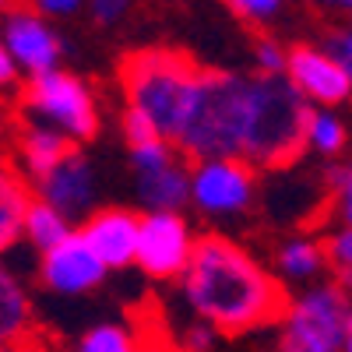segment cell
I'll list each match as a JSON object with an SVG mask.
<instances>
[{
  "label": "cell",
  "instance_id": "obj_1",
  "mask_svg": "<svg viewBox=\"0 0 352 352\" xmlns=\"http://www.w3.org/2000/svg\"><path fill=\"white\" fill-rule=\"evenodd\" d=\"M184 296L194 314L219 335H243L285 324L292 300L285 285L236 240L208 232L194 247L184 275Z\"/></svg>",
  "mask_w": 352,
  "mask_h": 352
},
{
  "label": "cell",
  "instance_id": "obj_2",
  "mask_svg": "<svg viewBox=\"0 0 352 352\" xmlns=\"http://www.w3.org/2000/svg\"><path fill=\"white\" fill-rule=\"evenodd\" d=\"M310 99L289 81V74H250L240 159L264 169L292 166L310 148Z\"/></svg>",
  "mask_w": 352,
  "mask_h": 352
},
{
  "label": "cell",
  "instance_id": "obj_3",
  "mask_svg": "<svg viewBox=\"0 0 352 352\" xmlns=\"http://www.w3.org/2000/svg\"><path fill=\"white\" fill-rule=\"evenodd\" d=\"M201 78L204 67H197L180 50L148 46V50L127 53L120 60V88H124L127 109L148 116L169 144H176L187 124Z\"/></svg>",
  "mask_w": 352,
  "mask_h": 352
},
{
  "label": "cell",
  "instance_id": "obj_4",
  "mask_svg": "<svg viewBox=\"0 0 352 352\" xmlns=\"http://www.w3.org/2000/svg\"><path fill=\"white\" fill-rule=\"evenodd\" d=\"M247 78L229 71H204L187 124L173 148L190 162L212 159H240L243 138V109H247Z\"/></svg>",
  "mask_w": 352,
  "mask_h": 352
},
{
  "label": "cell",
  "instance_id": "obj_5",
  "mask_svg": "<svg viewBox=\"0 0 352 352\" xmlns=\"http://www.w3.org/2000/svg\"><path fill=\"white\" fill-rule=\"evenodd\" d=\"M18 113L60 131L74 144L92 141L99 134V109L92 99V88L67 71H50L39 78H28L18 92Z\"/></svg>",
  "mask_w": 352,
  "mask_h": 352
},
{
  "label": "cell",
  "instance_id": "obj_6",
  "mask_svg": "<svg viewBox=\"0 0 352 352\" xmlns=\"http://www.w3.org/2000/svg\"><path fill=\"white\" fill-rule=\"evenodd\" d=\"M349 300L338 282L314 285L303 296L292 300V310L285 317V352H342L345 349V328H349Z\"/></svg>",
  "mask_w": 352,
  "mask_h": 352
},
{
  "label": "cell",
  "instance_id": "obj_7",
  "mask_svg": "<svg viewBox=\"0 0 352 352\" xmlns=\"http://www.w3.org/2000/svg\"><path fill=\"white\" fill-rule=\"evenodd\" d=\"M197 240L180 215L148 212L141 215V243H138V268L148 278H180L194 261Z\"/></svg>",
  "mask_w": 352,
  "mask_h": 352
},
{
  "label": "cell",
  "instance_id": "obj_8",
  "mask_svg": "<svg viewBox=\"0 0 352 352\" xmlns=\"http://www.w3.org/2000/svg\"><path fill=\"white\" fill-rule=\"evenodd\" d=\"M254 166L243 159H212L190 173V197L208 215H236L254 201Z\"/></svg>",
  "mask_w": 352,
  "mask_h": 352
},
{
  "label": "cell",
  "instance_id": "obj_9",
  "mask_svg": "<svg viewBox=\"0 0 352 352\" xmlns=\"http://www.w3.org/2000/svg\"><path fill=\"white\" fill-rule=\"evenodd\" d=\"M4 53L14 56V64L32 78L56 71L60 60V39L46 25V18L36 8H4Z\"/></svg>",
  "mask_w": 352,
  "mask_h": 352
},
{
  "label": "cell",
  "instance_id": "obj_10",
  "mask_svg": "<svg viewBox=\"0 0 352 352\" xmlns=\"http://www.w3.org/2000/svg\"><path fill=\"white\" fill-rule=\"evenodd\" d=\"M106 264L92 250V243L85 240V232H71V236L43 254L39 261V278L46 289L64 292V296H81V292L102 285L106 278Z\"/></svg>",
  "mask_w": 352,
  "mask_h": 352
},
{
  "label": "cell",
  "instance_id": "obj_11",
  "mask_svg": "<svg viewBox=\"0 0 352 352\" xmlns=\"http://www.w3.org/2000/svg\"><path fill=\"white\" fill-rule=\"evenodd\" d=\"M285 74L307 99H314L320 106H342L352 96V78L345 74V67L328 50L310 46V43H296L289 50Z\"/></svg>",
  "mask_w": 352,
  "mask_h": 352
},
{
  "label": "cell",
  "instance_id": "obj_12",
  "mask_svg": "<svg viewBox=\"0 0 352 352\" xmlns=\"http://www.w3.org/2000/svg\"><path fill=\"white\" fill-rule=\"evenodd\" d=\"M11 144L18 152V173L36 187L78 152L71 138H64L60 131H53L25 113H18V127L11 134Z\"/></svg>",
  "mask_w": 352,
  "mask_h": 352
},
{
  "label": "cell",
  "instance_id": "obj_13",
  "mask_svg": "<svg viewBox=\"0 0 352 352\" xmlns=\"http://www.w3.org/2000/svg\"><path fill=\"white\" fill-rule=\"evenodd\" d=\"M85 240L92 243L99 261L106 268H127L138 264V243H141V215L127 208H102L88 215L85 222Z\"/></svg>",
  "mask_w": 352,
  "mask_h": 352
},
{
  "label": "cell",
  "instance_id": "obj_14",
  "mask_svg": "<svg viewBox=\"0 0 352 352\" xmlns=\"http://www.w3.org/2000/svg\"><path fill=\"white\" fill-rule=\"evenodd\" d=\"M36 190H39V201H46L50 208H56L64 219L85 215L88 204H92V194H96L92 166H88V162L74 152L53 176H46Z\"/></svg>",
  "mask_w": 352,
  "mask_h": 352
},
{
  "label": "cell",
  "instance_id": "obj_15",
  "mask_svg": "<svg viewBox=\"0 0 352 352\" xmlns=\"http://www.w3.org/2000/svg\"><path fill=\"white\" fill-rule=\"evenodd\" d=\"M32 184L18 173V166L8 159L4 162V176H0V243L14 247L18 236L25 232V222H28V212H32Z\"/></svg>",
  "mask_w": 352,
  "mask_h": 352
},
{
  "label": "cell",
  "instance_id": "obj_16",
  "mask_svg": "<svg viewBox=\"0 0 352 352\" xmlns=\"http://www.w3.org/2000/svg\"><path fill=\"white\" fill-rule=\"evenodd\" d=\"M0 335H4V349H21L36 338L32 303L11 272L0 275Z\"/></svg>",
  "mask_w": 352,
  "mask_h": 352
},
{
  "label": "cell",
  "instance_id": "obj_17",
  "mask_svg": "<svg viewBox=\"0 0 352 352\" xmlns=\"http://www.w3.org/2000/svg\"><path fill=\"white\" fill-rule=\"evenodd\" d=\"M138 190H141V201L148 204L152 212L180 215V208L190 201V173L176 162V166H169L162 173L138 176Z\"/></svg>",
  "mask_w": 352,
  "mask_h": 352
},
{
  "label": "cell",
  "instance_id": "obj_18",
  "mask_svg": "<svg viewBox=\"0 0 352 352\" xmlns=\"http://www.w3.org/2000/svg\"><path fill=\"white\" fill-rule=\"evenodd\" d=\"M74 352H148V342H144L138 324H113V320H106V324L88 328L78 338Z\"/></svg>",
  "mask_w": 352,
  "mask_h": 352
},
{
  "label": "cell",
  "instance_id": "obj_19",
  "mask_svg": "<svg viewBox=\"0 0 352 352\" xmlns=\"http://www.w3.org/2000/svg\"><path fill=\"white\" fill-rule=\"evenodd\" d=\"M324 261H328V250L320 243H314V240H307V236L289 240V243L278 247V272L285 278L307 282V278H314L320 268H324Z\"/></svg>",
  "mask_w": 352,
  "mask_h": 352
},
{
  "label": "cell",
  "instance_id": "obj_20",
  "mask_svg": "<svg viewBox=\"0 0 352 352\" xmlns=\"http://www.w3.org/2000/svg\"><path fill=\"white\" fill-rule=\"evenodd\" d=\"M71 226H67V219L56 212V208H50L46 201H36L32 204V212H28V222H25V236L32 240L43 254L46 250H53V247H60L67 236H71Z\"/></svg>",
  "mask_w": 352,
  "mask_h": 352
},
{
  "label": "cell",
  "instance_id": "obj_21",
  "mask_svg": "<svg viewBox=\"0 0 352 352\" xmlns=\"http://www.w3.org/2000/svg\"><path fill=\"white\" fill-rule=\"evenodd\" d=\"M349 141V131L342 124V116L331 109H314L310 116V148L320 155H338Z\"/></svg>",
  "mask_w": 352,
  "mask_h": 352
},
{
  "label": "cell",
  "instance_id": "obj_22",
  "mask_svg": "<svg viewBox=\"0 0 352 352\" xmlns=\"http://www.w3.org/2000/svg\"><path fill=\"white\" fill-rule=\"evenodd\" d=\"M176 148L169 141H148V144H138L131 148V166L138 176H152V173H162L169 166H176Z\"/></svg>",
  "mask_w": 352,
  "mask_h": 352
},
{
  "label": "cell",
  "instance_id": "obj_23",
  "mask_svg": "<svg viewBox=\"0 0 352 352\" xmlns=\"http://www.w3.org/2000/svg\"><path fill=\"white\" fill-rule=\"evenodd\" d=\"M254 60H257V74H285L289 53H285L282 43H275L272 36H261V39L254 43Z\"/></svg>",
  "mask_w": 352,
  "mask_h": 352
},
{
  "label": "cell",
  "instance_id": "obj_24",
  "mask_svg": "<svg viewBox=\"0 0 352 352\" xmlns=\"http://www.w3.org/2000/svg\"><path fill=\"white\" fill-rule=\"evenodd\" d=\"M229 11L236 18H243L247 25H264V21H272V18L282 14V4L278 0H232Z\"/></svg>",
  "mask_w": 352,
  "mask_h": 352
},
{
  "label": "cell",
  "instance_id": "obj_25",
  "mask_svg": "<svg viewBox=\"0 0 352 352\" xmlns=\"http://www.w3.org/2000/svg\"><path fill=\"white\" fill-rule=\"evenodd\" d=\"M324 250H328V261L342 272V278H349L352 275V226H342L335 236L328 240Z\"/></svg>",
  "mask_w": 352,
  "mask_h": 352
},
{
  "label": "cell",
  "instance_id": "obj_26",
  "mask_svg": "<svg viewBox=\"0 0 352 352\" xmlns=\"http://www.w3.org/2000/svg\"><path fill=\"white\" fill-rule=\"evenodd\" d=\"M335 215L345 222V226H352V162L335 176Z\"/></svg>",
  "mask_w": 352,
  "mask_h": 352
},
{
  "label": "cell",
  "instance_id": "obj_27",
  "mask_svg": "<svg viewBox=\"0 0 352 352\" xmlns=\"http://www.w3.org/2000/svg\"><path fill=\"white\" fill-rule=\"evenodd\" d=\"M324 50L335 56V60L345 67V74L352 78V28H335V32L328 36Z\"/></svg>",
  "mask_w": 352,
  "mask_h": 352
},
{
  "label": "cell",
  "instance_id": "obj_28",
  "mask_svg": "<svg viewBox=\"0 0 352 352\" xmlns=\"http://www.w3.org/2000/svg\"><path fill=\"white\" fill-rule=\"evenodd\" d=\"M138 328H141L144 342H148V352H176V349L169 345V338L162 335L166 328L159 324V320H138Z\"/></svg>",
  "mask_w": 352,
  "mask_h": 352
},
{
  "label": "cell",
  "instance_id": "obj_29",
  "mask_svg": "<svg viewBox=\"0 0 352 352\" xmlns=\"http://www.w3.org/2000/svg\"><path fill=\"white\" fill-rule=\"evenodd\" d=\"M215 328H208V324H194L190 331H187V338H184V352H208L212 349V342H215Z\"/></svg>",
  "mask_w": 352,
  "mask_h": 352
},
{
  "label": "cell",
  "instance_id": "obj_30",
  "mask_svg": "<svg viewBox=\"0 0 352 352\" xmlns=\"http://www.w3.org/2000/svg\"><path fill=\"white\" fill-rule=\"evenodd\" d=\"M88 11H92V18H96L99 25H113L116 18L127 11V4H124V0H96Z\"/></svg>",
  "mask_w": 352,
  "mask_h": 352
},
{
  "label": "cell",
  "instance_id": "obj_31",
  "mask_svg": "<svg viewBox=\"0 0 352 352\" xmlns=\"http://www.w3.org/2000/svg\"><path fill=\"white\" fill-rule=\"evenodd\" d=\"M36 11L43 18H64V14H78L81 4H78V0H39Z\"/></svg>",
  "mask_w": 352,
  "mask_h": 352
},
{
  "label": "cell",
  "instance_id": "obj_32",
  "mask_svg": "<svg viewBox=\"0 0 352 352\" xmlns=\"http://www.w3.org/2000/svg\"><path fill=\"white\" fill-rule=\"evenodd\" d=\"M0 81H4L8 88L18 81V64H14V56L4 53V50H0Z\"/></svg>",
  "mask_w": 352,
  "mask_h": 352
},
{
  "label": "cell",
  "instance_id": "obj_33",
  "mask_svg": "<svg viewBox=\"0 0 352 352\" xmlns=\"http://www.w3.org/2000/svg\"><path fill=\"white\" fill-rule=\"evenodd\" d=\"M4 352H50V349H46V342L36 335V338L28 342V345H21V349H4Z\"/></svg>",
  "mask_w": 352,
  "mask_h": 352
},
{
  "label": "cell",
  "instance_id": "obj_34",
  "mask_svg": "<svg viewBox=\"0 0 352 352\" xmlns=\"http://www.w3.org/2000/svg\"><path fill=\"white\" fill-rule=\"evenodd\" d=\"M342 352H352V314H349V328H345V349Z\"/></svg>",
  "mask_w": 352,
  "mask_h": 352
},
{
  "label": "cell",
  "instance_id": "obj_35",
  "mask_svg": "<svg viewBox=\"0 0 352 352\" xmlns=\"http://www.w3.org/2000/svg\"><path fill=\"white\" fill-rule=\"evenodd\" d=\"M282 352H285V349H282Z\"/></svg>",
  "mask_w": 352,
  "mask_h": 352
}]
</instances>
